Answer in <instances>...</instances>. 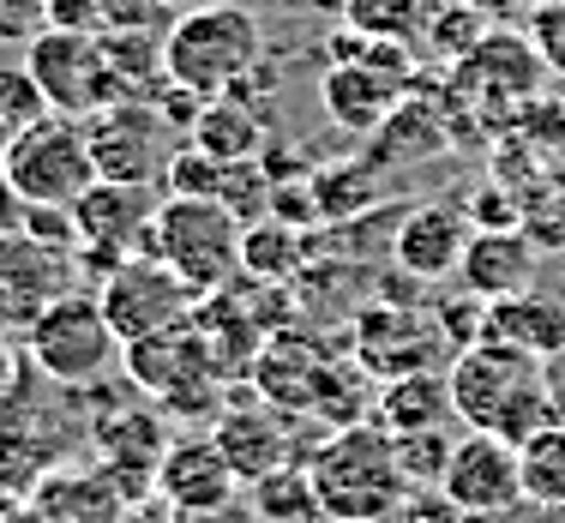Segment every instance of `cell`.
Masks as SVG:
<instances>
[{"mask_svg":"<svg viewBox=\"0 0 565 523\" xmlns=\"http://www.w3.org/2000/svg\"><path fill=\"white\" fill-rule=\"evenodd\" d=\"M295 7H307V12H326V19H343V7H349V0H295Z\"/></svg>","mask_w":565,"mask_h":523,"instance_id":"ab89813d","label":"cell"},{"mask_svg":"<svg viewBox=\"0 0 565 523\" xmlns=\"http://www.w3.org/2000/svg\"><path fill=\"white\" fill-rule=\"evenodd\" d=\"M307 476H313L326 523H392L403 493H409V481L397 469V439L380 421H355L313 439Z\"/></svg>","mask_w":565,"mask_h":523,"instance_id":"7a4b0ae2","label":"cell"},{"mask_svg":"<svg viewBox=\"0 0 565 523\" xmlns=\"http://www.w3.org/2000/svg\"><path fill=\"white\" fill-rule=\"evenodd\" d=\"M163 205V186H127V181H97L73 205V235H78V265L97 271V284L115 271L120 259L145 247L151 217Z\"/></svg>","mask_w":565,"mask_h":523,"instance_id":"8fae6325","label":"cell"},{"mask_svg":"<svg viewBox=\"0 0 565 523\" xmlns=\"http://www.w3.org/2000/svg\"><path fill=\"white\" fill-rule=\"evenodd\" d=\"M241 493V476L228 469L223 446L211 434H174V446L157 463V500L169 512H199V505H223Z\"/></svg>","mask_w":565,"mask_h":523,"instance_id":"e0dca14e","label":"cell"},{"mask_svg":"<svg viewBox=\"0 0 565 523\" xmlns=\"http://www.w3.org/2000/svg\"><path fill=\"white\" fill-rule=\"evenodd\" d=\"M109 523H174V512H169L163 500H157V493H151V500H132V505H120V512H115Z\"/></svg>","mask_w":565,"mask_h":523,"instance_id":"f35d334b","label":"cell"},{"mask_svg":"<svg viewBox=\"0 0 565 523\" xmlns=\"http://www.w3.org/2000/svg\"><path fill=\"white\" fill-rule=\"evenodd\" d=\"M518 458H523V505L565 512V415L523 439Z\"/></svg>","mask_w":565,"mask_h":523,"instance_id":"4316f807","label":"cell"},{"mask_svg":"<svg viewBox=\"0 0 565 523\" xmlns=\"http://www.w3.org/2000/svg\"><path fill=\"white\" fill-rule=\"evenodd\" d=\"M211 199H217L223 211H235L241 223H259V217H271V174H265L259 157H253V163H223Z\"/></svg>","mask_w":565,"mask_h":523,"instance_id":"4dcf8cb0","label":"cell"},{"mask_svg":"<svg viewBox=\"0 0 565 523\" xmlns=\"http://www.w3.org/2000/svg\"><path fill=\"white\" fill-rule=\"evenodd\" d=\"M427 19H434V0H349L343 24L361 36H380V43H409L422 49Z\"/></svg>","mask_w":565,"mask_h":523,"instance_id":"83f0119b","label":"cell"},{"mask_svg":"<svg viewBox=\"0 0 565 523\" xmlns=\"http://www.w3.org/2000/svg\"><path fill=\"white\" fill-rule=\"evenodd\" d=\"M127 500V488L109 476V469H85V476H55L43 488V500H36V512H43V523H109Z\"/></svg>","mask_w":565,"mask_h":523,"instance_id":"603a6c76","label":"cell"},{"mask_svg":"<svg viewBox=\"0 0 565 523\" xmlns=\"http://www.w3.org/2000/svg\"><path fill=\"white\" fill-rule=\"evenodd\" d=\"M174 523H259V512H253L247 493H235V500L223 505H199V512H174Z\"/></svg>","mask_w":565,"mask_h":523,"instance_id":"8d00e7d4","label":"cell"},{"mask_svg":"<svg viewBox=\"0 0 565 523\" xmlns=\"http://www.w3.org/2000/svg\"><path fill=\"white\" fill-rule=\"evenodd\" d=\"M174 12H199V7H247V0H169Z\"/></svg>","mask_w":565,"mask_h":523,"instance_id":"60d3db41","label":"cell"},{"mask_svg":"<svg viewBox=\"0 0 565 523\" xmlns=\"http://www.w3.org/2000/svg\"><path fill=\"white\" fill-rule=\"evenodd\" d=\"M469 7L481 12V19H493V12H505V7H518V0H469Z\"/></svg>","mask_w":565,"mask_h":523,"instance_id":"b9f144b4","label":"cell"},{"mask_svg":"<svg viewBox=\"0 0 565 523\" xmlns=\"http://www.w3.org/2000/svg\"><path fill=\"white\" fill-rule=\"evenodd\" d=\"M295 421H301V415L265 404V397H241V404H223V415L211 421V439L223 446V458L241 476V488H253V481L277 476V469H289V463H307L313 446L295 439Z\"/></svg>","mask_w":565,"mask_h":523,"instance_id":"7c38bea8","label":"cell"},{"mask_svg":"<svg viewBox=\"0 0 565 523\" xmlns=\"http://www.w3.org/2000/svg\"><path fill=\"white\" fill-rule=\"evenodd\" d=\"M397 439V469L409 488H439L451 469V451H457V434L446 427H427V434H392Z\"/></svg>","mask_w":565,"mask_h":523,"instance_id":"f546056e","label":"cell"},{"mask_svg":"<svg viewBox=\"0 0 565 523\" xmlns=\"http://www.w3.org/2000/svg\"><path fill=\"white\" fill-rule=\"evenodd\" d=\"M0 157H7L12 193H19L24 205L73 211L78 199L97 186V157H90V139H85V120H78V115H55V109H49L36 127H24Z\"/></svg>","mask_w":565,"mask_h":523,"instance_id":"5b68a950","label":"cell"},{"mask_svg":"<svg viewBox=\"0 0 565 523\" xmlns=\"http://www.w3.org/2000/svg\"><path fill=\"white\" fill-rule=\"evenodd\" d=\"M169 0H97L103 31H157Z\"/></svg>","mask_w":565,"mask_h":523,"instance_id":"e575fe53","label":"cell"},{"mask_svg":"<svg viewBox=\"0 0 565 523\" xmlns=\"http://www.w3.org/2000/svg\"><path fill=\"white\" fill-rule=\"evenodd\" d=\"M373 421L385 434H427V427H451L457 404H451V380L446 367H422L403 373V380L380 385V404H373Z\"/></svg>","mask_w":565,"mask_h":523,"instance_id":"ffe728a7","label":"cell"},{"mask_svg":"<svg viewBox=\"0 0 565 523\" xmlns=\"http://www.w3.org/2000/svg\"><path fill=\"white\" fill-rule=\"evenodd\" d=\"M271 49H265V24L253 7H199V12H174V24L163 31V66L169 85H186L199 97H228L241 78L253 73Z\"/></svg>","mask_w":565,"mask_h":523,"instance_id":"3957f363","label":"cell"},{"mask_svg":"<svg viewBox=\"0 0 565 523\" xmlns=\"http://www.w3.org/2000/svg\"><path fill=\"white\" fill-rule=\"evenodd\" d=\"M186 145H199V151L217 157V163H253V157L271 145V127H265V115L253 109V103L211 97L205 115H199L193 132H186Z\"/></svg>","mask_w":565,"mask_h":523,"instance_id":"44dd1931","label":"cell"},{"mask_svg":"<svg viewBox=\"0 0 565 523\" xmlns=\"http://www.w3.org/2000/svg\"><path fill=\"white\" fill-rule=\"evenodd\" d=\"M469 235H476V223H469L463 205H446V199H434V205H409V211H403V223H397V235H392L397 277H409V284L457 277Z\"/></svg>","mask_w":565,"mask_h":523,"instance_id":"5bb4252c","label":"cell"},{"mask_svg":"<svg viewBox=\"0 0 565 523\" xmlns=\"http://www.w3.org/2000/svg\"><path fill=\"white\" fill-rule=\"evenodd\" d=\"M241 235H247V223H241L235 211H223L217 199L163 193V205H157L151 235H145L139 253L163 259L169 271L205 301V295H217L241 277Z\"/></svg>","mask_w":565,"mask_h":523,"instance_id":"277c9868","label":"cell"},{"mask_svg":"<svg viewBox=\"0 0 565 523\" xmlns=\"http://www.w3.org/2000/svg\"><path fill=\"white\" fill-rule=\"evenodd\" d=\"M530 43L542 49V61H547V66H559V73H565V0H547V7L535 12Z\"/></svg>","mask_w":565,"mask_h":523,"instance_id":"d590c367","label":"cell"},{"mask_svg":"<svg viewBox=\"0 0 565 523\" xmlns=\"http://www.w3.org/2000/svg\"><path fill=\"white\" fill-rule=\"evenodd\" d=\"M326 343H313L307 331H277V338H265L259 361H253V392L265 397V404L301 415V421H313V404H319V385H326Z\"/></svg>","mask_w":565,"mask_h":523,"instance_id":"2e32d148","label":"cell"},{"mask_svg":"<svg viewBox=\"0 0 565 523\" xmlns=\"http://www.w3.org/2000/svg\"><path fill=\"white\" fill-rule=\"evenodd\" d=\"M481 36H488V19H481L469 0H446V7H434L422 43L434 49V55H446V61H469V49H476Z\"/></svg>","mask_w":565,"mask_h":523,"instance_id":"1f68e13d","label":"cell"},{"mask_svg":"<svg viewBox=\"0 0 565 523\" xmlns=\"http://www.w3.org/2000/svg\"><path fill=\"white\" fill-rule=\"evenodd\" d=\"M103 49H109V73H115L120 97H145V103H151L157 90L169 85L163 36H157V31H103Z\"/></svg>","mask_w":565,"mask_h":523,"instance_id":"484cf974","label":"cell"},{"mask_svg":"<svg viewBox=\"0 0 565 523\" xmlns=\"http://www.w3.org/2000/svg\"><path fill=\"white\" fill-rule=\"evenodd\" d=\"M24 223V199L12 193V174H7V157H0V235H19Z\"/></svg>","mask_w":565,"mask_h":523,"instance_id":"74e56055","label":"cell"},{"mask_svg":"<svg viewBox=\"0 0 565 523\" xmlns=\"http://www.w3.org/2000/svg\"><path fill=\"white\" fill-rule=\"evenodd\" d=\"M439 151H451V132H446V120H439L434 103H415V97H403L397 115L385 120V127L373 132V145H367V157L385 174L415 163V157H439Z\"/></svg>","mask_w":565,"mask_h":523,"instance_id":"7402d4cb","label":"cell"},{"mask_svg":"<svg viewBox=\"0 0 565 523\" xmlns=\"http://www.w3.org/2000/svg\"><path fill=\"white\" fill-rule=\"evenodd\" d=\"M313 199L326 223H355L385 199V169L373 157H343V163L313 169Z\"/></svg>","mask_w":565,"mask_h":523,"instance_id":"d4e9b609","label":"cell"},{"mask_svg":"<svg viewBox=\"0 0 565 523\" xmlns=\"http://www.w3.org/2000/svg\"><path fill=\"white\" fill-rule=\"evenodd\" d=\"M439 488H446L469 517H511L523 505V458H518L511 439L463 427V439H457L451 469H446Z\"/></svg>","mask_w":565,"mask_h":523,"instance_id":"4fadbf2b","label":"cell"},{"mask_svg":"<svg viewBox=\"0 0 565 523\" xmlns=\"http://www.w3.org/2000/svg\"><path fill=\"white\" fill-rule=\"evenodd\" d=\"M392 523H469V512L451 500L446 488H409Z\"/></svg>","mask_w":565,"mask_h":523,"instance_id":"836d02e7","label":"cell"},{"mask_svg":"<svg viewBox=\"0 0 565 523\" xmlns=\"http://www.w3.org/2000/svg\"><path fill=\"white\" fill-rule=\"evenodd\" d=\"M457 284H463L476 301H511V295L535 289V241L530 230H476L463 247V265H457Z\"/></svg>","mask_w":565,"mask_h":523,"instance_id":"ac0fdd59","label":"cell"},{"mask_svg":"<svg viewBox=\"0 0 565 523\" xmlns=\"http://www.w3.org/2000/svg\"><path fill=\"white\" fill-rule=\"evenodd\" d=\"M24 343H31L36 367L55 385H73V392L97 385L120 361V338H115L109 319H103L97 295H61V301H49L43 313L31 319V338Z\"/></svg>","mask_w":565,"mask_h":523,"instance_id":"8992f818","label":"cell"},{"mask_svg":"<svg viewBox=\"0 0 565 523\" xmlns=\"http://www.w3.org/2000/svg\"><path fill=\"white\" fill-rule=\"evenodd\" d=\"M307 253H313L307 230H295L282 217H259L241 235V277H253V284H295L307 271Z\"/></svg>","mask_w":565,"mask_h":523,"instance_id":"cb8c5ba5","label":"cell"},{"mask_svg":"<svg viewBox=\"0 0 565 523\" xmlns=\"http://www.w3.org/2000/svg\"><path fill=\"white\" fill-rule=\"evenodd\" d=\"M451 338L439 331L434 313H422L415 301H367L349 325V355L373 373V380H403V373L439 367V355Z\"/></svg>","mask_w":565,"mask_h":523,"instance_id":"30bf717a","label":"cell"},{"mask_svg":"<svg viewBox=\"0 0 565 523\" xmlns=\"http://www.w3.org/2000/svg\"><path fill=\"white\" fill-rule=\"evenodd\" d=\"M446 380H451L457 421L476 427V434H500L511 446H523L547 421H559V397H554V380H547V361L523 355V349H511L500 338L457 349Z\"/></svg>","mask_w":565,"mask_h":523,"instance_id":"6da1fadb","label":"cell"},{"mask_svg":"<svg viewBox=\"0 0 565 523\" xmlns=\"http://www.w3.org/2000/svg\"><path fill=\"white\" fill-rule=\"evenodd\" d=\"M97 307H103V319L115 325L120 349H127V343H139V338H157V331L193 319L199 295L186 289L163 259L132 253V259H120L115 271L97 284Z\"/></svg>","mask_w":565,"mask_h":523,"instance_id":"9c48e42d","label":"cell"},{"mask_svg":"<svg viewBox=\"0 0 565 523\" xmlns=\"http://www.w3.org/2000/svg\"><path fill=\"white\" fill-rule=\"evenodd\" d=\"M247 500H253V512H259V523H326L307 463H289V469H277V476L253 481Z\"/></svg>","mask_w":565,"mask_h":523,"instance_id":"f1b7e54d","label":"cell"},{"mask_svg":"<svg viewBox=\"0 0 565 523\" xmlns=\"http://www.w3.org/2000/svg\"><path fill=\"white\" fill-rule=\"evenodd\" d=\"M488 338L523 349V355H535V361L565 355V295L523 289V295H511V301H493L488 307Z\"/></svg>","mask_w":565,"mask_h":523,"instance_id":"d6986e66","label":"cell"},{"mask_svg":"<svg viewBox=\"0 0 565 523\" xmlns=\"http://www.w3.org/2000/svg\"><path fill=\"white\" fill-rule=\"evenodd\" d=\"M85 139L90 157H97V181H127V186H163L169 157L181 151V132L145 97H120L109 109L85 115Z\"/></svg>","mask_w":565,"mask_h":523,"instance_id":"52a82bcc","label":"cell"},{"mask_svg":"<svg viewBox=\"0 0 565 523\" xmlns=\"http://www.w3.org/2000/svg\"><path fill=\"white\" fill-rule=\"evenodd\" d=\"M415 85H403L392 73H373V66L361 61H331L326 73H319V109L338 132L349 139H373V132L385 127V120L397 115V103L409 97Z\"/></svg>","mask_w":565,"mask_h":523,"instance_id":"9a60e30c","label":"cell"},{"mask_svg":"<svg viewBox=\"0 0 565 523\" xmlns=\"http://www.w3.org/2000/svg\"><path fill=\"white\" fill-rule=\"evenodd\" d=\"M43 115H49V103H43V90H36L31 66H0V151H7L24 127H36Z\"/></svg>","mask_w":565,"mask_h":523,"instance_id":"d6a6232c","label":"cell"},{"mask_svg":"<svg viewBox=\"0 0 565 523\" xmlns=\"http://www.w3.org/2000/svg\"><path fill=\"white\" fill-rule=\"evenodd\" d=\"M31 78L36 90H43V103L55 115H97L120 103V85L109 73V49H103V31H61V24H49L43 36L31 43Z\"/></svg>","mask_w":565,"mask_h":523,"instance_id":"ba28073f","label":"cell"}]
</instances>
